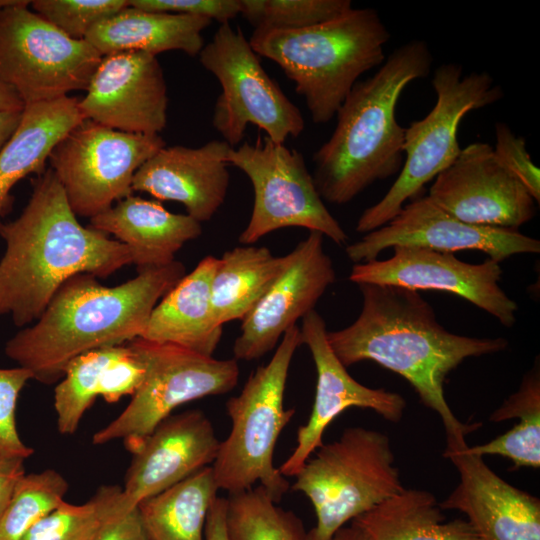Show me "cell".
Here are the masks:
<instances>
[{"label":"cell","instance_id":"6da1fadb","mask_svg":"<svg viewBox=\"0 0 540 540\" xmlns=\"http://www.w3.org/2000/svg\"><path fill=\"white\" fill-rule=\"evenodd\" d=\"M363 304L349 326L326 332L327 341L347 368L370 360L405 378L422 403L442 420L447 436H466L480 426L462 423L444 395L447 375L465 359L503 351L505 338H475L447 331L418 291L359 284Z\"/></svg>","mask_w":540,"mask_h":540},{"label":"cell","instance_id":"7a4b0ae2","mask_svg":"<svg viewBox=\"0 0 540 540\" xmlns=\"http://www.w3.org/2000/svg\"><path fill=\"white\" fill-rule=\"evenodd\" d=\"M0 236V316L10 314L18 327L36 321L70 277L105 278L132 264L126 245L79 223L51 169L33 182L22 213L0 222Z\"/></svg>","mask_w":540,"mask_h":540},{"label":"cell","instance_id":"3957f363","mask_svg":"<svg viewBox=\"0 0 540 540\" xmlns=\"http://www.w3.org/2000/svg\"><path fill=\"white\" fill-rule=\"evenodd\" d=\"M185 272L184 264L175 260L140 270L113 287L91 274H76L59 287L34 325L6 342L4 352L30 371L32 379L55 383L75 357L141 337L155 306Z\"/></svg>","mask_w":540,"mask_h":540},{"label":"cell","instance_id":"277c9868","mask_svg":"<svg viewBox=\"0 0 540 540\" xmlns=\"http://www.w3.org/2000/svg\"><path fill=\"white\" fill-rule=\"evenodd\" d=\"M423 40L397 47L369 78L353 86L336 113L329 139L313 155V179L323 201L343 205L373 183L400 172L405 128L396 119L404 89L431 71Z\"/></svg>","mask_w":540,"mask_h":540},{"label":"cell","instance_id":"5b68a950","mask_svg":"<svg viewBox=\"0 0 540 540\" xmlns=\"http://www.w3.org/2000/svg\"><path fill=\"white\" fill-rule=\"evenodd\" d=\"M390 37L377 10L352 8L303 29H254L249 43L295 83L312 121L325 124L335 117L358 78L383 64Z\"/></svg>","mask_w":540,"mask_h":540},{"label":"cell","instance_id":"8992f818","mask_svg":"<svg viewBox=\"0 0 540 540\" xmlns=\"http://www.w3.org/2000/svg\"><path fill=\"white\" fill-rule=\"evenodd\" d=\"M299 345L300 329L295 325L285 332L270 361L257 367L240 393L227 400L231 430L211 465L219 490L234 494L259 483L277 503L289 490V481L274 466L273 454L296 412L284 407V393Z\"/></svg>","mask_w":540,"mask_h":540},{"label":"cell","instance_id":"52a82bcc","mask_svg":"<svg viewBox=\"0 0 540 540\" xmlns=\"http://www.w3.org/2000/svg\"><path fill=\"white\" fill-rule=\"evenodd\" d=\"M301 467L292 490L312 503L316 525L308 540H330L348 521L405 488L387 435L350 427L322 444Z\"/></svg>","mask_w":540,"mask_h":540},{"label":"cell","instance_id":"ba28073f","mask_svg":"<svg viewBox=\"0 0 540 540\" xmlns=\"http://www.w3.org/2000/svg\"><path fill=\"white\" fill-rule=\"evenodd\" d=\"M457 63L438 66L432 77L437 99L422 119L405 128L402 168L387 193L363 211L356 231L368 233L389 222L424 185L449 167L461 152L457 133L467 113L489 106L503 90L487 72L465 76Z\"/></svg>","mask_w":540,"mask_h":540},{"label":"cell","instance_id":"9c48e42d","mask_svg":"<svg viewBox=\"0 0 540 540\" xmlns=\"http://www.w3.org/2000/svg\"><path fill=\"white\" fill-rule=\"evenodd\" d=\"M127 344L142 360L145 376L124 411L93 435L95 445L123 440L132 453L180 405L226 394L238 383L234 358L216 359L140 337Z\"/></svg>","mask_w":540,"mask_h":540},{"label":"cell","instance_id":"30bf717a","mask_svg":"<svg viewBox=\"0 0 540 540\" xmlns=\"http://www.w3.org/2000/svg\"><path fill=\"white\" fill-rule=\"evenodd\" d=\"M198 57L220 83L212 125L230 147L242 141L250 124L277 143L303 133L299 108L267 74L240 27L221 24Z\"/></svg>","mask_w":540,"mask_h":540},{"label":"cell","instance_id":"8fae6325","mask_svg":"<svg viewBox=\"0 0 540 540\" xmlns=\"http://www.w3.org/2000/svg\"><path fill=\"white\" fill-rule=\"evenodd\" d=\"M29 4L13 0L0 8V80L24 105L87 90L103 56L29 10Z\"/></svg>","mask_w":540,"mask_h":540},{"label":"cell","instance_id":"7c38bea8","mask_svg":"<svg viewBox=\"0 0 540 540\" xmlns=\"http://www.w3.org/2000/svg\"><path fill=\"white\" fill-rule=\"evenodd\" d=\"M226 161L249 178L254 193L249 222L238 238L240 244H255L288 227L319 232L338 245L347 242L348 235L326 208L299 151L265 135L255 143L245 141L231 147Z\"/></svg>","mask_w":540,"mask_h":540},{"label":"cell","instance_id":"4fadbf2b","mask_svg":"<svg viewBox=\"0 0 540 540\" xmlns=\"http://www.w3.org/2000/svg\"><path fill=\"white\" fill-rule=\"evenodd\" d=\"M165 146L159 134L127 133L84 119L54 146L50 169L76 216L92 218L132 195L137 170Z\"/></svg>","mask_w":540,"mask_h":540},{"label":"cell","instance_id":"5bb4252c","mask_svg":"<svg viewBox=\"0 0 540 540\" xmlns=\"http://www.w3.org/2000/svg\"><path fill=\"white\" fill-rule=\"evenodd\" d=\"M393 250V256L386 260L354 264L349 280L357 285L451 293L491 314L503 326L514 325L518 306L499 285L502 270L498 262L488 258L483 263L471 264L450 252L414 246Z\"/></svg>","mask_w":540,"mask_h":540},{"label":"cell","instance_id":"9a60e30c","mask_svg":"<svg viewBox=\"0 0 540 540\" xmlns=\"http://www.w3.org/2000/svg\"><path fill=\"white\" fill-rule=\"evenodd\" d=\"M398 246L450 253L477 250L498 263L512 255L540 252L538 239L515 229L465 223L437 206L428 196L405 204L389 222L346 246L345 251L357 264L375 260L383 250Z\"/></svg>","mask_w":540,"mask_h":540},{"label":"cell","instance_id":"2e32d148","mask_svg":"<svg viewBox=\"0 0 540 540\" xmlns=\"http://www.w3.org/2000/svg\"><path fill=\"white\" fill-rule=\"evenodd\" d=\"M428 197L453 217L478 226L517 230L536 213L526 188L484 142L462 148L435 177Z\"/></svg>","mask_w":540,"mask_h":540},{"label":"cell","instance_id":"e0dca14e","mask_svg":"<svg viewBox=\"0 0 540 540\" xmlns=\"http://www.w3.org/2000/svg\"><path fill=\"white\" fill-rule=\"evenodd\" d=\"M316 231L285 255L283 270L267 292L242 319L233 345L234 359L252 361L273 350L285 332L314 310L326 289L335 282L331 258Z\"/></svg>","mask_w":540,"mask_h":540},{"label":"cell","instance_id":"ac0fdd59","mask_svg":"<svg viewBox=\"0 0 540 540\" xmlns=\"http://www.w3.org/2000/svg\"><path fill=\"white\" fill-rule=\"evenodd\" d=\"M301 344L309 349L317 373L314 403L308 421L297 430V443L282 463L280 473L295 476L308 458L323 444V434L331 422L349 408L371 409L384 419L397 423L406 408L396 392L374 389L356 381L332 351L321 315L310 311L302 318Z\"/></svg>","mask_w":540,"mask_h":540},{"label":"cell","instance_id":"d6986e66","mask_svg":"<svg viewBox=\"0 0 540 540\" xmlns=\"http://www.w3.org/2000/svg\"><path fill=\"white\" fill-rule=\"evenodd\" d=\"M79 100L84 119L134 134L155 135L167 124L168 94L157 56L140 51L108 54Z\"/></svg>","mask_w":540,"mask_h":540},{"label":"cell","instance_id":"ffe728a7","mask_svg":"<svg viewBox=\"0 0 540 540\" xmlns=\"http://www.w3.org/2000/svg\"><path fill=\"white\" fill-rule=\"evenodd\" d=\"M220 442L212 422L201 410L170 415L132 452L133 459L115 506L116 517L211 466Z\"/></svg>","mask_w":540,"mask_h":540},{"label":"cell","instance_id":"44dd1931","mask_svg":"<svg viewBox=\"0 0 540 540\" xmlns=\"http://www.w3.org/2000/svg\"><path fill=\"white\" fill-rule=\"evenodd\" d=\"M464 435L446 437L443 456L457 468L460 481L439 503L459 510L482 540H540V500L498 476L467 450Z\"/></svg>","mask_w":540,"mask_h":540},{"label":"cell","instance_id":"7402d4cb","mask_svg":"<svg viewBox=\"0 0 540 540\" xmlns=\"http://www.w3.org/2000/svg\"><path fill=\"white\" fill-rule=\"evenodd\" d=\"M230 148L224 140L199 147L165 146L137 170L132 189L158 200L179 202L198 222L209 221L227 195Z\"/></svg>","mask_w":540,"mask_h":540},{"label":"cell","instance_id":"603a6c76","mask_svg":"<svg viewBox=\"0 0 540 540\" xmlns=\"http://www.w3.org/2000/svg\"><path fill=\"white\" fill-rule=\"evenodd\" d=\"M145 376V366L126 343L83 353L67 365L54 390L57 426L61 434H73L97 396L108 403L132 396Z\"/></svg>","mask_w":540,"mask_h":540},{"label":"cell","instance_id":"cb8c5ba5","mask_svg":"<svg viewBox=\"0 0 540 540\" xmlns=\"http://www.w3.org/2000/svg\"><path fill=\"white\" fill-rule=\"evenodd\" d=\"M89 227L126 245L137 271L172 263L185 243L202 234L201 223L188 214L133 195L90 218Z\"/></svg>","mask_w":540,"mask_h":540},{"label":"cell","instance_id":"d4e9b609","mask_svg":"<svg viewBox=\"0 0 540 540\" xmlns=\"http://www.w3.org/2000/svg\"><path fill=\"white\" fill-rule=\"evenodd\" d=\"M219 258L204 257L153 309L140 338L213 356L223 326L214 319L211 283Z\"/></svg>","mask_w":540,"mask_h":540},{"label":"cell","instance_id":"484cf974","mask_svg":"<svg viewBox=\"0 0 540 540\" xmlns=\"http://www.w3.org/2000/svg\"><path fill=\"white\" fill-rule=\"evenodd\" d=\"M82 120L76 97L25 105L17 129L0 150V217L12 209L14 185L32 173L41 175L54 146Z\"/></svg>","mask_w":540,"mask_h":540},{"label":"cell","instance_id":"4316f807","mask_svg":"<svg viewBox=\"0 0 540 540\" xmlns=\"http://www.w3.org/2000/svg\"><path fill=\"white\" fill-rule=\"evenodd\" d=\"M211 23L204 17L147 11L129 5L99 22L85 40L102 56L124 51L157 56L171 50L197 56L204 46L202 32Z\"/></svg>","mask_w":540,"mask_h":540},{"label":"cell","instance_id":"83f0119b","mask_svg":"<svg viewBox=\"0 0 540 540\" xmlns=\"http://www.w3.org/2000/svg\"><path fill=\"white\" fill-rule=\"evenodd\" d=\"M372 540H482L468 520L445 521L434 495L404 489L351 521Z\"/></svg>","mask_w":540,"mask_h":540},{"label":"cell","instance_id":"f1b7e54d","mask_svg":"<svg viewBox=\"0 0 540 540\" xmlns=\"http://www.w3.org/2000/svg\"><path fill=\"white\" fill-rule=\"evenodd\" d=\"M285 256L264 246L241 245L219 258L211 283V303L217 324L242 320L279 276Z\"/></svg>","mask_w":540,"mask_h":540},{"label":"cell","instance_id":"f546056e","mask_svg":"<svg viewBox=\"0 0 540 540\" xmlns=\"http://www.w3.org/2000/svg\"><path fill=\"white\" fill-rule=\"evenodd\" d=\"M207 466L142 501L137 510L150 540H204L209 509L218 497Z\"/></svg>","mask_w":540,"mask_h":540},{"label":"cell","instance_id":"4dcf8cb0","mask_svg":"<svg viewBox=\"0 0 540 540\" xmlns=\"http://www.w3.org/2000/svg\"><path fill=\"white\" fill-rule=\"evenodd\" d=\"M518 418L508 432L476 446H467L473 455H499L510 459L514 469L540 466V372L534 366L522 379L519 389L510 395L489 420L501 422Z\"/></svg>","mask_w":540,"mask_h":540},{"label":"cell","instance_id":"1f68e13d","mask_svg":"<svg viewBox=\"0 0 540 540\" xmlns=\"http://www.w3.org/2000/svg\"><path fill=\"white\" fill-rule=\"evenodd\" d=\"M227 540H308L302 520L258 485L226 498Z\"/></svg>","mask_w":540,"mask_h":540},{"label":"cell","instance_id":"d6a6232c","mask_svg":"<svg viewBox=\"0 0 540 540\" xmlns=\"http://www.w3.org/2000/svg\"><path fill=\"white\" fill-rule=\"evenodd\" d=\"M119 486H101L82 505L62 501L41 518L22 540H96L103 526L115 516Z\"/></svg>","mask_w":540,"mask_h":540},{"label":"cell","instance_id":"836d02e7","mask_svg":"<svg viewBox=\"0 0 540 540\" xmlns=\"http://www.w3.org/2000/svg\"><path fill=\"white\" fill-rule=\"evenodd\" d=\"M68 488L56 470L25 473L0 516V540H22L33 525L64 501Z\"/></svg>","mask_w":540,"mask_h":540},{"label":"cell","instance_id":"e575fe53","mask_svg":"<svg viewBox=\"0 0 540 540\" xmlns=\"http://www.w3.org/2000/svg\"><path fill=\"white\" fill-rule=\"evenodd\" d=\"M240 14L261 30H298L352 9L351 0H240Z\"/></svg>","mask_w":540,"mask_h":540},{"label":"cell","instance_id":"d590c367","mask_svg":"<svg viewBox=\"0 0 540 540\" xmlns=\"http://www.w3.org/2000/svg\"><path fill=\"white\" fill-rule=\"evenodd\" d=\"M30 5L68 37L85 40L99 22L129 6L127 0H35Z\"/></svg>","mask_w":540,"mask_h":540},{"label":"cell","instance_id":"8d00e7d4","mask_svg":"<svg viewBox=\"0 0 540 540\" xmlns=\"http://www.w3.org/2000/svg\"><path fill=\"white\" fill-rule=\"evenodd\" d=\"M32 374L20 366L0 368V458L27 459L33 449L19 436L16 426L17 400Z\"/></svg>","mask_w":540,"mask_h":540},{"label":"cell","instance_id":"74e56055","mask_svg":"<svg viewBox=\"0 0 540 540\" xmlns=\"http://www.w3.org/2000/svg\"><path fill=\"white\" fill-rule=\"evenodd\" d=\"M494 153L501 164L526 188L537 204L540 202V170L531 160L526 140L516 136L503 122L495 123Z\"/></svg>","mask_w":540,"mask_h":540},{"label":"cell","instance_id":"f35d334b","mask_svg":"<svg viewBox=\"0 0 540 540\" xmlns=\"http://www.w3.org/2000/svg\"><path fill=\"white\" fill-rule=\"evenodd\" d=\"M129 5L147 11L204 17L221 24L240 14V0H129Z\"/></svg>","mask_w":540,"mask_h":540},{"label":"cell","instance_id":"ab89813d","mask_svg":"<svg viewBox=\"0 0 540 540\" xmlns=\"http://www.w3.org/2000/svg\"><path fill=\"white\" fill-rule=\"evenodd\" d=\"M96 540H150L142 525L137 508L109 520Z\"/></svg>","mask_w":540,"mask_h":540},{"label":"cell","instance_id":"60d3db41","mask_svg":"<svg viewBox=\"0 0 540 540\" xmlns=\"http://www.w3.org/2000/svg\"><path fill=\"white\" fill-rule=\"evenodd\" d=\"M24 474V459L0 458V516L13 494L17 482Z\"/></svg>","mask_w":540,"mask_h":540},{"label":"cell","instance_id":"b9f144b4","mask_svg":"<svg viewBox=\"0 0 540 540\" xmlns=\"http://www.w3.org/2000/svg\"><path fill=\"white\" fill-rule=\"evenodd\" d=\"M226 498L217 497L207 514L204 527V540H227L225 517Z\"/></svg>","mask_w":540,"mask_h":540},{"label":"cell","instance_id":"7bdbcfd3","mask_svg":"<svg viewBox=\"0 0 540 540\" xmlns=\"http://www.w3.org/2000/svg\"><path fill=\"white\" fill-rule=\"evenodd\" d=\"M21 115L22 111H0V150L17 129Z\"/></svg>","mask_w":540,"mask_h":540},{"label":"cell","instance_id":"ee69618b","mask_svg":"<svg viewBox=\"0 0 540 540\" xmlns=\"http://www.w3.org/2000/svg\"><path fill=\"white\" fill-rule=\"evenodd\" d=\"M25 105L9 85L0 80V111H23Z\"/></svg>","mask_w":540,"mask_h":540},{"label":"cell","instance_id":"f6af8a7d","mask_svg":"<svg viewBox=\"0 0 540 540\" xmlns=\"http://www.w3.org/2000/svg\"><path fill=\"white\" fill-rule=\"evenodd\" d=\"M330 540H372L359 526L351 522L348 527H341Z\"/></svg>","mask_w":540,"mask_h":540},{"label":"cell","instance_id":"bcb514c9","mask_svg":"<svg viewBox=\"0 0 540 540\" xmlns=\"http://www.w3.org/2000/svg\"><path fill=\"white\" fill-rule=\"evenodd\" d=\"M13 0H0V8L10 4Z\"/></svg>","mask_w":540,"mask_h":540}]
</instances>
